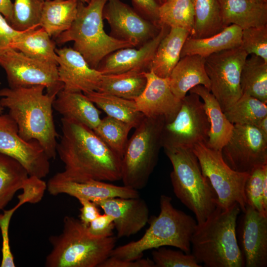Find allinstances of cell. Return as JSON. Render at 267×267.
<instances>
[{
	"label": "cell",
	"instance_id": "obj_7",
	"mask_svg": "<svg viewBox=\"0 0 267 267\" xmlns=\"http://www.w3.org/2000/svg\"><path fill=\"white\" fill-rule=\"evenodd\" d=\"M164 150L172 165L170 178L175 195L194 214L197 224L202 223L217 206L215 190L203 175L192 149Z\"/></svg>",
	"mask_w": 267,
	"mask_h": 267
},
{
	"label": "cell",
	"instance_id": "obj_53",
	"mask_svg": "<svg viewBox=\"0 0 267 267\" xmlns=\"http://www.w3.org/2000/svg\"><path fill=\"white\" fill-rule=\"evenodd\" d=\"M167 0H157V2L159 3V4L160 5L161 4L165 2Z\"/></svg>",
	"mask_w": 267,
	"mask_h": 267
},
{
	"label": "cell",
	"instance_id": "obj_20",
	"mask_svg": "<svg viewBox=\"0 0 267 267\" xmlns=\"http://www.w3.org/2000/svg\"><path fill=\"white\" fill-rule=\"evenodd\" d=\"M47 190L52 195L66 194L77 199L85 198L93 202L116 197L130 198L140 197L138 190L124 185L118 186L94 179L73 181L62 178L58 173L48 180Z\"/></svg>",
	"mask_w": 267,
	"mask_h": 267
},
{
	"label": "cell",
	"instance_id": "obj_33",
	"mask_svg": "<svg viewBox=\"0 0 267 267\" xmlns=\"http://www.w3.org/2000/svg\"><path fill=\"white\" fill-rule=\"evenodd\" d=\"M240 87L242 94L267 103V62L255 55L247 57L241 70Z\"/></svg>",
	"mask_w": 267,
	"mask_h": 267
},
{
	"label": "cell",
	"instance_id": "obj_11",
	"mask_svg": "<svg viewBox=\"0 0 267 267\" xmlns=\"http://www.w3.org/2000/svg\"><path fill=\"white\" fill-rule=\"evenodd\" d=\"M248 55L240 46L213 53L205 58L210 91L223 112L241 96L240 75Z\"/></svg>",
	"mask_w": 267,
	"mask_h": 267
},
{
	"label": "cell",
	"instance_id": "obj_43",
	"mask_svg": "<svg viewBox=\"0 0 267 267\" xmlns=\"http://www.w3.org/2000/svg\"><path fill=\"white\" fill-rule=\"evenodd\" d=\"M87 229L89 234L94 238L112 236L115 229L113 219L106 214H100L87 225Z\"/></svg>",
	"mask_w": 267,
	"mask_h": 267
},
{
	"label": "cell",
	"instance_id": "obj_39",
	"mask_svg": "<svg viewBox=\"0 0 267 267\" xmlns=\"http://www.w3.org/2000/svg\"><path fill=\"white\" fill-rule=\"evenodd\" d=\"M240 47L267 62V25L242 29Z\"/></svg>",
	"mask_w": 267,
	"mask_h": 267
},
{
	"label": "cell",
	"instance_id": "obj_48",
	"mask_svg": "<svg viewBox=\"0 0 267 267\" xmlns=\"http://www.w3.org/2000/svg\"><path fill=\"white\" fill-rule=\"evenodd\" d=\"M0 13L10 23L13 14V2L11 0H0Z\"/></svg>",
	"mask_w": 267,
	"mask_h": 267
},
{
	"label": "cell",
	"instance_id": "obj_49",
	"mask_svg": "<svg viewBox=\"0 0 267 267\" xmlns=\"http://www.w3.org/2000/svg\"><path fill=\"white\" fill-rule=\"evenodd\" d=\"M263 199L265 209L267 210V167L264 171L263 176Z\"/></svg>",
	"mask_w": 267,
	"mask_h": 267
},
{
	"label": "cell",
	"instance_id": "obj_42",
	"mask_svg": "<svg viewBox=\"0 0 267 267\" xmlns=\"http://www.w3.org/2000/svg\"><path fill=\"white\" fill-rule=\"evenodd\" d=\"M19 207L20 205L17 204L9 210H3V213L0 214V230L2 238L1 267H15L10 246L9 228L11 217Z\"/></svg>",
	"mask_w": 267,
	"mask_h": 267
},
{
	"label": "cell",
	"instance_id": "obj_36",
	"mask_svg": "<svg viewBox=\"0 0 267 267\" xmlns=\"http://www.w3.org/2000/svg\"><path fill=\"white\" fill-rule=\"evenodd\" d=\"M224 113L233 125L256 126L263 118L267 116V104L255 97L242 94Z\"/></svg>",
	"mask_w": 267,
	"mask_h": 267
},
{
	"label": "cell",
	"instance_id": "obj_18",
	"mask_svg": "<svg viewBox=\"0 0 267 267\" xmlns=\"http://www.w3.org/2000/svg\"><path fill=\"white\" fill-rule=\"evenodd\" d=\"M94 203L113 219L118 238L128 237L140 231L148 222L149 210L144 200L136 198H112Z\"/></svg>",
	"mask_w": 267,
	"mask_h": 267
},
{
	"label": "cell",
	"instance_id": "obj_8",
	"mask_svg": "<svg viewBox=\"0 0 267 267\" xmlns=\"http://www.w3.org/2000/svg\"><path fill=\"white\" fill-rule=\"evenodd\" d=\"M165 122L163 116H144L135 128L121 159L124 186L138 191L146 186L158 162Z\"/></svg>",
	"mask_w": 267,
	"mask_h": 267
},
{
	"label": "cell",
	"instance_id": "obj_38",
	"mask_svg": "<svg viewBox=\"0 0 267 267\" xmlns=\"http://www.w3.org/2000/svg\"><path fill=\"white\" fill-rule=\"evenodd\" d=\"M43 3L42 0H14L10 25L20 31L40 27Z\"/></svg>",
	"mask_w": 267,
	"mask_h": 267
},
{
	"label": "cell",
	"instance_id": "obj_26",
	"mask_svg": "<svg viewBox=\"0 0 267 267\" xmlns=\"http://www.w3.org/2000/svg\"><path fill=\"white\" fill-rule=\"evenodd\" d=\"M242 29L231 24L213 36L204 38L189 36L182 48L180 58L186 55H198L203 57L223 50L240 47Z\"/></svg>",
	"mask_w": 267,
	"mask_h": 267
},
{
	"label": "cell",
	"instance_id": "obj_45",
	"mask_svg": "<svg viewBox=\"0 0 267 267\" xmlns=\"http://www.w3.org/2000/svg\"><path fill=\"white\" fill-rule=\"evenodd\" d=\"M22 31L15 29L0 13V54L11 45Z\"/></svg>",
	"mask_w": 267,
	"mask_h": 267
},
{
	"label": "cell",
	"instance_id": "obj_51",
	"mask_svg": "<svg viewBox=\"0 0 267 267\" xmlns=\"http://www.w3.org/2000/svg\"><path fill=\"white\" fill-rule=\"evenodd\" d=\"M43 1L45 0H42ZM79 1L82 2L85 4H87L89 2L90 0H77Z\"/></svg>",
	"mask_w": 267,
	"mask_h": 267
},
{
	"label": "cell",
	"instance_id": "obj_37",
	"mask_svg": "<svg viewBox=\"0 0 267 267\" xmlns=\"http://www.w3.org/2000/svg\"><path fill=\"white\" fill-rule=\"evenodd\" d=\"M133 127L122 121L106 116L93 130L100 138L120 158L123 156Z\"/></svg>",
	"mask_w": 267,
	"mask_h": 267
},
{
	"label": "cell",
	"instance_id": "obj_6",
	"mask_svg": "<svg viewBox=\"0 0 267 267\" xmlns=\"http://www.w3.org/2000/svg\"><path fill=\"white\" fill-rule=\"evenodd\" d=\"M107 0H90L87 4L79 1L77 13L71 27L55 38L59 44L73 42V48L80 52L89 65L96 69L101 60L120 48L134 47L106 33L102 12Z\"/></svg>",
	"mask_w": 267,
	"mask_h": 267
},
{
	"label": "cell",
	"instance_id": "obj_32",
	"mask_svg": "<svg viewBox=\"0 0 267 267\" xmlns=\"http://www.w3.org/2000/svg\"><path fill=\"white\" fill-rule=\"evenodd\" d=\"M194 14V24L189 36L204 38L222 31L223 25L218 0H191Z\"/></svg>",
	"mask_w": 267,
	"mask_h": 267
},
{
	"label": "cell",
	"instance_id": "obj_22",
	"mask_svg": "<svg viewBox=\"0 0 267 267\" xmlns=\"http://www.w3.org/2000/svg\"><path fill=\"white\" fill-rule=\"evenodd\" d=\"M205 58L198 55L181 57L169 78L171 89L181 100L194 87L201 85L210 91L211 82L205 70Z\"/></svg>",
	"mask_w": 267,
	"mask_h": 267
},
{
	"label": "cell",
	"instance_id": "obj_12",
	"mask_svg": "<svg viewBox=\"0 0 267 267\" xmlns=\"http://www.w3.org/2000/svg\"><path fill=\"white\" fill-rule=\"evenodd\" d=\"M0 66L6 74L9 88L41 85L46 93L55 95L63 89L56 64L32 58L13 48L0 54Z\"/></svg>",
	"mask_w": 267,
	"mask_h": 267
},
{
	"label": "cell",
	"instance_id": "obj_17",
	"mask_svg": "<svg viewBox=\"0 0 267 267\" xmlns=\"http://www.w3.org/2000/svg\"><path fill=\"white\" fill-rule=\"evenodd\" d=\"M58 76L68 91H97L102 74L92 68L83 55L72 47L56 49Z\"/></svg>",
	"mask_w": 267,
	"mask_h": 267
},
{
	"label": "cell",
	"instance_id": "obj_16",
	"mask_svg": "<svg viewBox=\"0 0 267 267\" xmlns=\"http://www.w3.org/2000/svg\"><path fill=\"white\" fill-rule=\"evenodd\" d=\"M239 229L244 266H267V216L247 205Z\"/></svg>",
	"mask_w": 267,
	"mask_h": 267
},
{
	"label": "cell",
	"instance_id": "obj_13",
	"mask_svg": "<svg viewBox=\"0 0 267 267\" xmlns=\"http://www.w3.org/2000/svg\"><path fill=\"white\" fill-rule=\"evenodd\" d=\"M233 125L232 135L221 150L225 163L234 171L248 174L267 165V137L254 126Z\"/></svg>",
	"mask_w": 267,
	"mask_h": 267
},
{
	"label": "cell",
	"instance_id": "obj_28",
	"mask_svg": "<svg viewBox=\"0 0 267 267\" xmlns=\"http://www.w3.org/2000/svg\"><path fill=\"white\" fill-rule=\"evenodd\" d=\"M55 44L44 29L37 27L22 31L11 47L32 58L57 65Z\"/></svg>",
	"mask_w": 267,
	"mask_h": 267
},
{
	"label": "cell",
	"instance_id": "obj_54",
	"mask_svg": "<svg viewBox=\"0 0 267 267\" xmlns=\"http://www.w3.org/2000/svg\"><path fill=\"white\" fill-rule=\"evenodd\" d=\"M256 1L263 2H267V0H255Z\"/></svg>",
	"mask_w": 267,
	"mask_h": 267
},
{
	"label": "cell",
	"instance_id": "obj_5",
	"mask_svg": "<svg viewBox=\"0 0 267 267\" xmlns=\"http://www.w3.org/2000/svg\"><path fill=\"white\" fill-rule=\"evenodd\" d=\"M87 226L79 219L65 216L61 233L49 237L52 249L45 258V266L99 267L115 247L116 238L93 237Z\"/></svg>",
	"mask_w": 267,
	"mask_h": 267
},
{
	"label": "cell",
	"instance_id": "obj_24",
	"mask_svg": "<svg viewBox=\"0 0 267 267\" xmlns=\"http://www.w3.org/2000/svg\"><path fill=\"white\" fill-rule=\"evenodd\" d=\"M223 25L242 29L267 25V2L255 0H218Z\"/></svg>",
	"mask_w": 267,
	"mask_h": 267
},
{
	"label": "cell",
	"instance_id": "obj_44",
	"mask_svg": "<svg viewBox=\"0 0 267 267\" xmlns=\"http://www.w3.org/2000/svg\"><path fill=\"white\" fill-rule=\"evenodd\" d=\"M133 8L144 18L160 25L157 0H132Z\"/></svg>",
	"mask_w": 267,
	"mask_h": 267
},
{
	"label": "cell",
	"instance_id": "obj_46",
	"mask_svg": "<svg viewBox=\"0 0 267 267\" xmlns=\"http://www.w3.org/2000/svg\"><path fill=\"white\" fill-rule=\"evenodd\" d=\"M139 258L135 260L108 257L99 267H155L152 260Z\"/></svg>",
	"mask_w": 267,
	"mask_h": 267
},
{
	"label": "cell",
	"instance_id": "obj_25",
	"mask_svg": "<svg viewBox=\"0 0 267 267\" xmlns=\"http://www.w3.org/2000/svg\"><path fill=\"white\" fill-rule=\"evenodd\" d=\"M53 108L62 118L74 120L92 130L101 119L100 111L82 92L62 89L53 101Z\"/></svg>",
	"mask_w": 267,
	"mask_h": 267
},
{
	"label": "cell",
	"instance_id": "obj_50",
	"mask_svg": "<svg viewBox=\"0 0 267 267\" xmlns=\"http://www.w3.org/2000/svg\"><path fill=\"white\" fill-rule=\"evenodd\" d=\"M255 127L267 137V116L263 118Z\"/></svg>",
	"mask_w": 267,
	"mask_h": 267
},
{
	"label": "cell",
	"instance_id": "obj_29",
	"mask_svg": "<svg viewBox=\"0 0 267 267\" xmlns=\"http://www.w3.org/2000/svg\"><path fill=\"white\" fill-rule=\"evenodd\" d=\"M77 0L43 1L39 26L55 38L67 31L76 18Z\"/></svg>",
	"mask_w": 267,
	"mask_h": 267
},
{
	"label": "cell",
	"instance_id": "obj_30",
	"mask_svg": "<svg viewBox=\"0 0 267 267\" xmlns=\"http://www.w3.org/2000/svg\"><path fill=\"white\" fill-rule=\"evenodd\" d=\"M145 72L133 70L119 74H102L97 91L134 100L146 87Z\"/></svg>",
	"mask_w": 267,
	"mask_h": 267
},
{
	"label": "cell",
	"instance_id": "obj_40",
	"mask_svg": "<svg viewBox=\"0 0 267 267\" xmlns=\"http://www.w3.org/2000/svg\"><path fill=\"white\" fill-rule=\"evenodd\" d=\"M155 267H201L191 254L161 247L152 252Z\"/></svg>",
	"mask_w": 267,
	"mask_h": 267
},
{
	"label": "cell",
	"instance_id": "obj_19",
	"mask_svg": "<svg viewBox=\"0 0 267 267\" xmlns=\"http://www.w3.org/2000/svg\"><path fill=\"white\" fill-rule=\"evenodd\" d=\"M146 87L134 101L137 110L147 117L163 116L165 122L172 121L181 106L170 86L169 78H161L151 70L145 72Z\"/></svg>",
	"mask_w": 267,
	"mask_h": 267
},
{
	"label": "cell",
	"instance_id": "obj_21",
	"mask_svg": "<svg viewBox=\"0 0 267 267\" xmlns=\"http://www.w3.org/2000/svg\"><path fill=\"white\" fill-rule=\"evenodd\" d=\"M170 28L161 25L157 35L142 46L122 48L109 53L101 60L96 69L102 74H119L133 70L149 71L156 49Z\"/></svg>",
	"mask_w": 267,
	"mask_h": 267
},
{
	"label": "cell",
	"instance_id": "obj_35",
	"mask_svg": "<svg viewBox=\"0 0 267 267\" xmlns=\"http://www.w3.org/2000/svg\"><path fill=\"white\" fill-rule=\"evenodd\" d=\"M158 19L160 25L184 29L190 35L194 24L191 0H167L159 5Z\"/></svg>",
	"mask_w": 267,
	"mask_h": 267
},
{
	"label": "cell",
	"instance_id": "obj_1",
	"mask_svg": "<svg viewBox=\"0 0 267 267\" xmlns=\"http://www.w3.org/2000/svg\"><path fill=\"white\" fill-rule=\"evenodd\" d=\"M62 136L56 152L64 165L58 173L73 181L90 179L115 181L121 179V158L88 127L62 118Z\"/></svg>",
	"mask_w": 267,
	"mask_h": 267
},
{
	"label": "cell",
	"instance_id": "obj_31",
	"mask_svg": "<svg viewBox=\"0 0 267 267\" xmlns=\"http://www.w3.org/2000/svg\"><path fill=\"white\" fill-rule=\"evenodd\" d=\"M107 116L122 121L135 128L144 116L136 107L134 100L97 91L84 93Z\"/></svg>",
	"mask_w": 267,
	"mask_h": 267
},
{
	"label": "cell",
	"instance_id": "obj_15",
	"mask_svg": "<svg viewBox=\"0 0 267 267\" xmlns=\"http://www.w3.org/2000/svg\"><path fill=\"white\" fill-rule=\"evenodd\" d=\"M102 16L110 26V36L135 47L155 37L161 29V25L144 18L121 0H107Z\"/></svg>",
	"mask_w": 267,
	"mask_h": 267
},
{
	"label": "cell",
	"instance_id": "obj_47",
	"mask_svg": "<svg viewBox=\"0 0 267 267\" xmlns=\"http://www.w3.org/2000/svg\"><path fill=\"white\" fill-rule=\"evenodd\" d=\"M78 200L82 206L80 209L79 220L87 226L101 214L98 207L94 203L87 199L79 198Z\"/></svg>",
	"mask_w": 267,
	"mask_h": 267
},
{
	"label": "cell",
	"instance_id": "obj_4",
	"mask_svg": "<svg viewBox=\"0 0 267 267\" xmlns=\"http://www.w3.org/2000/svg\"><path fill=\"white\" fill-rule=\"evenodd\" d=\"M172 199L166 195L160 198V212L149 220V226L138 240L115 247L110 257L129 260L142 257L144 252L161 247L172 246L186 254L191 253V239L197 225L192 217L175 208Z\"/></svg>",
	"mask_w": 267,
	"mask_h": 267
},
{
	"label": "cell",
	"instance_id": "obj_34",
	"mask_svg": "<svg viewBox=\"0 0 267 267\" xmlns=\"http://www.w3.org/2000/svg\"><path fill=\"white\" fill-rule=\"evenodd\" d=\"M29 177L19 162L0 153V211L4 209L18 190L23 188Z\"/></svg>",
	"mask_w": 267,
	"mask_h": 267
},
{
	"label": "cell",
	"instance_id": "obj_52",
	"mask_svg": "<svg viewBox=\"0 0 267 267\" xmlns=\"http://www.w3.org/2000/svg\"><path fill=\"white\" fill-rule=\"evenodd\" d=\"M4 109V107L2 106V105H1V102H0V114H1L2 113Z\"/></svg>",
	"mask_w": 267,
	"mask_h": 267
},
{
	"label": "cell",
	"instance_id": "obj_23",
	"mask_svg": "<svg viewBox=\"0 0 267 267\" xmlns=\"http://www.w3.org/2000/svg\"><path fill=\"white\" fill-rule=\"evenodd\" d=\"M189 92L197 94L203 101L210 124L206 145L212 149L221 151L230 139L234 125L227 119L220 103L207 88L199 85L191 89Z\"/></svg>",
	"mask_w": 267,
	"mask_h": 267
},
{
	"label": "cell",
	"instance_id": "obj_27",
	"mask_svg": "<svg viewBox=\"0 0 267 267\" xmlns=\"http://www.w3.org/2000/svg\"><path fill=\"white\" fill-rule=\"evenodd\" d=\"M189 36L186 29L170 28L156 49L149 70L160 77L168 78L179 60L183 46Z\"/></svg>",
	"mask_w": 267,
	"mask_h": 267
},
{
	"label": "cell",
	"instance_id": "obj_3",
	"mask_svg": "<svg viewBox=\"0 0 267 267\" xmlns=\"http://www.w3.org/2000/svg\"><path fill=\"white\" fill-rule=\"evenodd\" d=\"M241 211L237 204L223 209L218 205L207 219L197 224L191 239V254L206 267H242L236 226Z\"/></svg>",
	"mask_w": 267,
	"mask_h": 267
},
{
	"label": "cell",
	"instance_id": "obj_2",
	"mask_svg": "<svg viewBox=\"0 0 267 267\" xmlns=\"http://www.w3.org/2000/svg\"><path fill=\"white\" fill-rule=\"evenodd\" d=\"M38 85L30 87L5 88L0 90V101L14 121L20 136L26 140H37L51 159L56 155V132L53 103L56 96Z\"/></svg>",
	"mask_w": 267,
	"mask_h": 267
},
{
	"label": "cell",
	"instance_id": "obj_10",
	"mask_svg": "<svg viewBox=\"0 0 267 267\" xmlns=\"http://www.w3.org/2000/svg\"><path fill=\"white\" fill-rule=\"evenodd\" d=\"M210 124L203 101L197 94L189 92L182 99L177 115L165 122L161 134L164 149H193L199 143H207Z\"/></svg>",
	"mask_w": 267,
	"mask_h": 267
},
{
	"label": "cell",
	"instance_id": "obj_9",
	"mask_svg": "<svg viewBox=\"0 0 267 267\" xmlns=\"http://www.w3.org/2000/svg\"><path fill=\"white\" fill-rule=\"evenodd\" d=\"M192 150L217 194V205L226 209L237 204L244 212L247 206L244 187L249 174L232 170L223 160L221 151L210 148L206 143L195 144Z\"/></svg>",
	"mask_w": 267,
	"mask_h": 267
},
{
	"label": "cell",
	"instance_id": "obj_41",
	"mask_svg": "<svg viewBox=\"0 0 267 267\" xmlns=\"http://www.w3.org/2000/svg\"><path fill=\"white\" fill-rule=\"evenodd\" d=\"M267 165L258 167L251 171L246 180L244 193L247 205L254 208L262 215L267 216L263 199V176Z\"/></svg>",
	"mask_w": 267,
	"mask_h": 267
},
{
	"label": "cell",
	"instance_id": "obj_14",
	"mask_svg": "<svg viewBox=\"0 0 267 267\" xmlns=\"http://www.w3.org/2000/svg\"><path fill=\"white\" fill-rule=\"evenodd\" d=\"M0 153L19 162L29 176L43 178L50 171V159L36 140L22 138L14 121L8 114H0Z\"/></svg>",
	"mask_w": 267,
	"mask_h": 267
}]
</instances>
